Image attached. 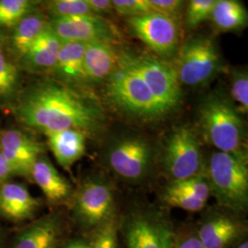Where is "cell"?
<instances>
[{
	"mask_svg": "<svg viewBox=\"0 0 248 248\" xmlns=\"http://www.w3.org/2000/svg\"><path fill=\"white\" fill-rule=\"evenodd\" d=\"M231 99L239 112H248V75L247 69H236L233 72L231 80Z\"/></svg>",
	"mask_w": 248,
	"mask_h": 248,
	"instance_id": "cell-29",
	"label": "cell"
},
{
	"mask_svg": "<svg viewBox=\"0 0 248 248\" xmlns=\"http://www.w3.org/2000/svg\"><path fill=\"white\" fill-rule=\"evenodd\" d=\"M150 3L155 12L177 20L185 7V2L181 0H150Z\"/></svg>",
	"mask_w": 248,
	"mask_h": 248,
	"instance_id": "cell-33",
	"label": "cell"
},
{
	"mask_svg": "<svg viewBox=\"0 0 248 248\" xmlns=\"http://www.w3.org/2000/svg\"><path fill=\"white\" fill-rule=\"evenodd\" d=\"M87 3L92 14L96 16L105 18L115 12L111 0H87Z\"/></svg>",
	"mask_w": 248,
	"mask_h": 248,
	"instance_id": "cell-34",
	"label": "cell"
},
{
	"mask_svg": "<svg viewBox=\"0 0 248 248\" xmlns=\"http://www.w3.org/2000/svg\"><path fill=\"white\" fill-rule=\"evenodd\" d=\"M210 19L217 31H238L248 25V10L237 0H215Z\"/></svg>",
	"mask_w": 248,
	"mask_h": 248,
	"instance_id": "cell-25",
	"label": "cell"
},
{
	"mask_svg": "<svg viewBox=\"0 0 248 248\" xmlns=\"http://www.w3.org/2000/svg\"><path fill=\"white\" fill-rule=\"evenodd\" d=\"M50 18L93 15L87 0H52L44 3Z\"/></svg>",
	"mask_w": 248,
	"mask_h": 248,
	"instance_id": "cell-27",
	"label": "cell"
},
{
	"mask_svg": "<svg viewBox=\"0 0 248 248\" xmlns=\"http://www.w3.org/2000/svg\"><path fill=\"white\" fill-rule=\"evenodd\" d=\"M0 153L13 176L31 178L36 160L45 154V146L26 133L12 129L0 133Z\"/></svg>",
	"mask_w": 248,
	"mask_h": 248,
	"instance_id": "cell-15",
	"label": "cell"
},
{
	"mask_svg": "<svg viewBox=\"0 0 248 248\" xmlns=\"http://www.w3.org/2000/svg\"><path fill=\"white\" fill-rule=\"evenodd\" d=\"M13 107L20 124L44 134L73 129L89 136L98 133L105 124L98 99L53 79L28 86L19 92Z\"/></svg>",
	"mask_w": 248,
	"mask_h": 248,
	"instance_id": "cell-1",
	"label": "cell"
},
{
	"mask_svg": "<svg viewBox=\"0 0 248 248\" xmlns=\"http://www.w3.org/2000/svg\"><path fill=\"white\" fill-rule=\"evenodd\" d=\"M13 176L11 169L8 162L4 158L2 154L0 153V186L3 185L9 177Z\"/></svg>",
	"mask_w": 248,
	"mask_h": 248,
	"instance_id": "cell-35",
	"label": "cell"
},
{
	"mask_svg": "<svg viewBox=\"0 0 248 248\" xmlns=\"http://www.w3.org/2000/svg\"><path fill=\"white\" fill-rule=\"evenodd\" d=\"M215 0H191L188 2L185 13V24L193 30L210 19Z\"/></svg>",
	"mask_w": 248,
	"mask_h": 248,
	"instance_id": "cell-30",
	"label": "cell"
},
{
	"mask_svg": "<svg viewBox=\"0 0 248 248\" xmlns=\"http://www.w3.org/2000/svg\"><path fill=\"white\" fill-rule=\"evenodd\" d=\"M124 56L142 77L168 114L178 106L181 100V84L172 64L148 53L124 51Z\"/></svg>",
	"mask_w": 248,
	"mask_h": 248,
	"instance_id": "cell-10",
	"label": "cell"
},
{
	"mask_svg": "<svg viewBox=\"0 0 248 248\" xmlns=\"http://www.w3.org/2000/svg\"><path fill=\"white\" fill-rule=\"evenodd\" d=\"M210 197L211 190L205 172L195 177L169 181L159 195L164 207L178 208L190 213L204 210Z\"/></svg>",
	"mask_w": 248,
	"mask_h": 248,
	"instance_id": "cell-14",
	"label": "cell"
},
{
	"mask_svg": "<svg viewBox=\"0 0 248 248\" xmlns=\"http://www.w3.org/2000/svg\"><path fill=\"white\" fill-rule=\"evenodd\" d=\"M176 225L164 207L135 203L119 213L122 248H172Z\"/></svg>",
	"mask_w": 248,
	"mask_h": 248,
	"instance_id": "cell-3",
	"label": "cell"
},
{
	"mask_svg": "<svg viewBox=\"0 0 248 248\" xmlns=\"http://www.w3.org/2000/svg\"><path fill=\"white\" fill-rule=\"evenodd\" d=\"M161 166L169 181L195 177L205 172L206 162L196 133L188 127H178L166 141Z\"/></svg>",
	"mask_w": 248,
	"mask_h": 248,
	"instance_id": "cell-9",
	"label": "cell"
},
{
	"mask_svg": "<svg viewBox=\"0 0 248 248\" xmlns=\"http://www.w3.org/2000/svg\"><path fill=\"white\" fill-rule=\"evenodd\" d=\"M172 248H203L196 225L184 224L176 227Z\"/></svg>",
	"mask_w": 248,
	"mask_h": 248,
	"instance_id": "cell-32",
	"label": "cell"
},
{
	"mask_svg": "<svg viewBox=\"0 0 248 248\" xmlns=\"http://www.w3.org/2000/svg\"><path fill=\"white\" fill-rule=\"evenodd\" d=\"M104 84L109 102L126 115L150 121L168 114L142 77L127 61L124 51L117 68Z\"/></svg>",
	"mask_w": 248,
	"mask_h": 248,
	"instance_id": "cell-4",
	"label": "cell"
},
{
	"mask_svg": "<svg viewBox=\"0 0 248 248\" xmlns=\"http://www.w3.org/2000/svg\"><path fill=\"white\" fill-rule=\"evenodd\" d=\"M123 51L120 45L110 43H89L84 56L85 76L89 89L104 84L120 62Z\"/></svg>",
	"mask_w": 248,
	"mask_h": 248,
	"instance_id": "cell-17",
	"label": "cell"
},
{
	"mask_svg": "<svg viewBox=\"0 0 248 248\" xmlns=\"http://www.w3.org/2000/svg\"><path fill=\"white\" fill-rule=\"evenodd\" d=\"M48 23L49 18L37 9L12 28L11 33L8 35V45L10 53L17 62L48 27Z\"/></svg>",
	"mask_w": 248,
	"mask_h": 248,
	"instance_id": "cell-23",
	"label": "cell"
},
{
	"mask_svg": "<svg viewBox=\"0 0 248 248\" xmlns=\"http://www.w3.org/2000/svg\"><path fill=\"white\" fill-rule=\"evenodd\" d=\"M40 205L41 201L22 184L7 181L0 186V215L8 220H29L35 215Z\"/></svg>",
	"mask_w": 248,
	"mask_h": 248,
	"instance_id": "cell-20",
	"label": "cell"
},
{
	"mask_svg": "<svg viewBox=\"0 0 248 248\" xmlns=\"http://www.w3.org/2000/svg\"><path fill=\"white\" fill-rule=\"evenodd\" d=\"M206 140L224 153L245 152L244 124L239 110L230 98L213 93L204 99L199 111Z\"/></svg>",
	"mask_w": 248,
	"mask_h": 248,
	"instance_id": "cell-5",
	"label": "cell"
},
{
	"mask_svg": "<svg viewBox=\"0 0 248 248\" xmlns=\"http://www.w3.org/2000/svg\"><path fill=\"white\" fill-rule=\"evenodd\" d=\"M119 214L89 232V248H122L118 232Z\"/></svg>",
	"mask_w": 248,
	"mask_h": 248,
	"instance_id": "cell-28",
	"label": "cell"
},
{
	"mask_svg": "<svg viewBox=\"0 0 248 248\" xmlns=\"http://www.w3.org/2000/svg\"><path fill=\"white\" fill-rule=\"evenodd\" d=\"M31 179L41 188L51 203L61 204L70 202L74 193L73 186L58 172L45 154L41 155L36 160L31 169Z\"/></svg>",
	"mask_w": 248,
	"mask_h": 248,
	"instance_id": "cell-19",
	"label": "cell"
},
{
	"mask_svg": "<svg viewBox=\"0 0 248 248\" xmlns=\"http://www.w3.org/2000/svg\"><path fill=\"white\" fill-rule=\"evenodd\" d=\"M235 248H248V241L246 240L244 241L243 243H241L238 247H236Z\"/></svg>",
	"mask_w": 248,
	"mask_h": 248,
	"instance_id": "cell-37",
	"label": "cell"
},
{
	"mask_svg": "<svg viewBox=\"0 0 248 248\" xmlns=\"http://www.w3.org/2000/svg\"><path fill=\"white\" fill-rule=\"evenodd\" d=\"M45 135L53 156L65 170H70L86 154L88 135L81 131L70 129Z\"/></svg>",
	"mask_w": 248,
	"mask_h": 248,
	"instance_id": "cell-22",
	"label": "cell"
},
{
	"mask_svg": "<svg viewBox=\"0 0 248 248\" xmlns=\"http://www.w3.org/2000/svg\"><path fill=\"white\" fill-rule=\"evenodd\" d=\"M70 203L74 222L89 232L119 214L115 186L104 176L86 178L74 191Z\"/></svg>",
	"mask_w": 248,
	"mask_h": 248,
	"instance_id": "cell-6",
	"label": "cell"
},
{
	"mask_svg": "<svg viewBox=\"0 0 248 248\" xmlns=\"http://www.w3.org/2000/svg\"><path fill=\"white\" fill-rule=\"evenodd\" d=\"M205 174L217 206L245 216L248 208V152H214L206 163Z\"/></svg>",
	"mask_w": 248,
	"mask_h": 248,
	"instance_id": "cell-2",
	"label": "cell"
},
{
	"mask_svg": "<svg viewBox=\"0 0 248 248\" xmlns=\"http://www.w3.org/2000/svg\"><path fill=\"white\" fill-rule=\"evenodd\" d=\"M48 27L62 42L120 45L122 41V33L118 28L106 18L96 15L49 18Z\"/></svg>",
	"mask_w": 248,
	"mask_h": 248,
	"instance_id": "cell-13",
	"label": "cell"
},
{
	"mask_svg": "<svg viewBox=\"0 0 248 248\" xmlns=\"http://www.w3.org/2000/svg\"><path fill=\"white\" fill-rule=\"evenodd\" d=\"M62 45V40L47 27L18 60L19 69L30 74L50 75Z\"/></svg>",
	"mask_w": 248,
	"mask_h": 248,
	"instance_id": "cell-18",
	"label": "cell"
},
{
	"mask_svg": "<svg viewBox=\"0 0 248 248\" xmlns=\"http://www.w3.org/2000/svg\"><path fill=\"white\" fill-rule=\"evenodd\" d=\"M17 60L10 53L8 34L0 31V106H13L20 92Z\"/></svg>",
	"mask_w": 248,
	"mask_h": 248,
	"instance_id": "cell-24",
	"label": "cell"
},
{
	"mask_svg": "<svg viewBox=\"0 0 248 248\" xmlns=\"http://www.w3.org/2000/svg\"><path fill=\"white\" fill-rule=\"evenodd\" d=\"M114 11L127 18H134L155 12L150 0H111Z\"/></svg>",
	"mask_w": 248,
	"mask_h": 248,
	"instance_id": "cell-31",
	"label": "cell"
},
{
	"mask_svg": "<svg viewBox=\"0 0 248 248\" xmlns=\"http://www.w3.org/2000/svg\"><path fill=\"white\" fill-rule=\"evenodd\" d=\"M40 2L31 0H0V29L13 28L37 10Z\"/></svg>",
	"mask_w": 248,
	"mask_h": 248,
	"instance_id": "cell-26",
	"label": "cell"
},
{
	"mask_svg": "<svg viewBox=\"0 0 248 248\" xmlns=\"http://www.w3.org/2000/svg\"><path fill=\"white\" fill-rule=\"evenodd\" d=\"M203 248H235L247 240L248 222L220 207L207 210L196 224Z\"/></svg>",
	"mask_w": 248,
	"mask_h": 248,
	"instance_id": "cell-11",
	"label": "cell"
},
{
	"mask_svg": "<svg viewBox=\"0 0 248 248\" xmlns=\"http://www.w3.org/2000/svg\"><path fill=\"white\" fill-rule=\"evenodd\" d=\"M62 221L58 214H48L22 231L12 248H58L62 236Z\"/></svg>",
	"mask_w": 248,
	"mask_h": 248,
	"instance_id": "cell-21",
	"label": "cell"
},
{
	"mask_svg": "<svg viewBox=\"0 0 248 248\" xmlns=\"http://www.w3.org/2000/svg\"><path fill=\"white\" fill-rule=\"evenodd\" d=\"M172 65L180 84L201 87L222 71V57L213 39L201 36L179 46Z\"/></svg>",
	"mask_w": 248,
	"mask_h": 248,
	"instance_id": "cell-8",
	"label": "cell"
},
{
	"mask_svg": "<svg viewBox=\"0 0 248 248\" xmlns=\"http://www.w3.org/2000/svg\"><path fill=\"white\" fill-rule=\"evenodd\" d=\"M128 27L134 35L147 45L156 57L168 59L176 55L179 48L178 21L157 12L129 18Z\"/></svg>",
	"mask_w": 248,
	"mask_h": 248,
	"instance_id": "cell-12",
	"label": "cell"
},
{
	"mask_svg": "<svg viewBox=\"0 0 248 248\" xmlns=\"http://www.w3.org/2000/svg\"><path fill=\"white\" fill-rule=\"evenodd\" d=\"M59 248H89V239L88 238H77L73 239L66 244L62 245Z\"/></svg>",
	"mask_w": 248,
	"mask_h": 248,
	"instance_id": "cell-36",
	"label": "cell"
},
{
	"mask_svg": "<svg viewBox=\"0 0 248 248\" xmlns=\"http://www.w3.org/2000/svg\"><path fill=\"white\" fill-rule=\"evenodd\" d=\"M104 160L107 169L117 178L127 184L141 185L154 173L155 153L146 139L124 135L108 145Z\"/></svg>",
	"mask_w": 248,
	"mask_h": 248,
	"instance_id": "cell-7",
	"label": "cell"
},
{
	"mask_svg": "<svg viewBox=\"0 0 248 248\" xmlns=\"http://www.w3.org/2000/svg\"><path fill=\"white\" fill-rule=\"evenodd\" d=\"M88 44L62 42L57 61L50 76L62 85L89 92L84 69V56Z\"/></svg>",
	"mask_w": 248,
	"mask_h": 248,
	"instance_id": "cell-16",
	"label": "cell"
}]
</instances>
